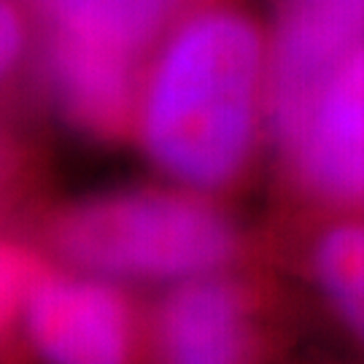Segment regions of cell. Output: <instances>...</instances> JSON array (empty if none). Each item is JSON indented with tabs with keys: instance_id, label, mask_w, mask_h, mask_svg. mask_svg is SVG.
Here are the masks:
<instances>
[{
	"instance_id": "obj_4",
	"label": "cell",
	"mask_w": 364,
	"mask_h": 364,
	"mask_svg": "<svg viewBox=\"0 0 364 364\" xmlns=\"http://www.w3.org/2000/svg\"><path fill=\"white\" fill-rule=\"evenodd\" d=\"M270 144L287 216H364V41Z\"/></svg>"
},
{
	"instance_id": "obj_3",
	"label": "cell",
	"mask_w": 364,
	"mask_h": 364,
	"mask_svg": "<svg viewBox=\"0 0 364 364\" xmlns=\"http://www.w3.org/2000/svg\"><path fill=\"white\" fill-rule=\"evenodd\" d=\"M297 311L257 264L189 278L146 311L144 364H278Z\"/></svg>"
},
{
	"instance_id": "obj_2",
	"label": "cell",
	"mask_w": 364,
	"mask_h": 364,
	"mask_svg": "<svg viewBox=\"0 0 364 364\" xmlns=\"http://www.w3.org/2000/svg\"><path fill=\"white\" fill-rule=\"evenodd\" d=\"M41 240L70 270L117 284H181L257 264L264 246L221 197L186 186H124L65 203Z\"/></svg>"
},
{
	"instance_id": "obj_11",
	"label": "cell",
	"mask_w": 364,
	"mask_h": 364,
	"mask_svg": "<svg viewBox=\"0 0 364 364\" xmlns=\"http://www.w3.org/2000/svg\"><path fill=\"white\" fill-rule=\"evenodd\" d=\"M30 14L22 9L19 0H0V90L9 87L30 52Z\"/></svg>"
},
{
	"instance_id": "obj_10",
	"label": "cell",
	"mask_w": 364,
	"mask_h": 364,
	"mask_svg": "<svg viewBox=\"0 0 364 364\" xmlns=\"http://www.w3.org/2000/svg\"><path fill=\"white\" fill-rule=\"evenodd\" d=\"M46 267L38 248L0 232V356L11 353L19 338L25 340L30 294Z\"/></svg>"
},
{
	"instance_id": "obj_1",
	"label": "cell",
	"mask_w": 364,
	"mask_h": 364,
	"mask_svg": "<svg viewBox=\"0 0 364 364\" xmlns=\"http://www.w3.org/2000/svg\"><path fill=\"white\" fill-rule=\"evenodd\" d=\"M270 43L246 6L183 9L144 73L135 138L173 183L210 197L240 192L267 132Z\"/></svg>"
},
{
	"instance_id": "obj_12",
	"label": "cell",
	"mask_w": 364,
	"mask_h": 364,
	"mask_svg": "<svg viewBox=\"0 0 364 364\" xmlns=\"http://www.w3.org/2000/svg\"><path fill=\"white\" fill-rule=\"evenodd\" d=\"M173 3H178L181 9H192V6H203V3H213V0H173Z\"/></svg>"
},
{
	"instance_id": "obj_8",
	"label": "cell",
	"mask_w": 364,
	"mask_h": 364,
	"mask_svg": "<svg viewBox=\"0 0 364 364\" xmlns=\"http://www.w3.org/2000/svg\"><path fill=\"white\" fill-rule=\"evenodd\" d=\"M270 243L364 356V216H287Z\"/></svg>"
},
{
	"instance_id": "obj_5",
	"label": "cell",
	"mask_w": 364,
	"mask_h": 364,
	"mask_svg": "<svg viewBox=\"0 0 364 364\" xmlns=\"http://www.w3.org/2000/svg\"><path fill=\"white\" fill-rule=\"evenodd\" d=\"M25 340L43 364H144L146 313L117 281L46 267L30 294Z\"/></svg>"
},
{
	"instance_id": "obj_7",
	"label": "cell",
	"mask_w": 364,
	"mask_h": 364,
	"mask_svg": "<svg viewBox=\"0 0 364 364\" xmlns=\"http://www.w3.org/2000/svg\"><path fill=\"white\" fill-rule=\"evenodd\" d=\"M267 127L297 117L326 73L364 41V0H273Z\"/></svg>"
},
{
	"instance_id": "obj_9",
	"label": "cell",
	"mask_w": 364,
	"mask_h": 364,
	"mask_svg": "<svg viewBox=\"0 0 364 364\" xmlns=\"http://www.w3.org/2000/svg\"><path fill=\"white\" fill-rule=\"evenodd\" d=\"M38 33L151 60L183 11L173 0H27Z\"/></svg>"
},
{
	"instance_id": "obj_6",
	"label": "cell",
	"mask_w": 364,
	"mask_h": 364,
	"mask_svg": "<svg viewBox=\"0 0 364 364\" xmlns=\"http://www.w3.org/2000/svg\"><path fill=\"white\" fill-rule=\"evenodd\" d=\"M149 60L38 33V76L54 111L95 144L135 138Z\"/></svg>"
}]
</instances>
